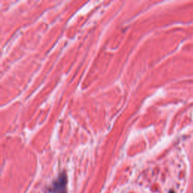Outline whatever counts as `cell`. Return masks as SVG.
Segmentation results:
<instances>
[{
	"mask_svg": "<svg viewBox=\"0 0 193 193\" xmlns=\"http://www.w3.org/2000/svg\"><path fill=\"white\" fill-rule=\"evenodd\" d=\"M50 193H66V177H60L50 189Z\"/></svg>",
	"mask_w": 193,
	"mask_h": 193,
	"instance_id": "6da1fadb",
	"label": "cell"
}]
</instances>
